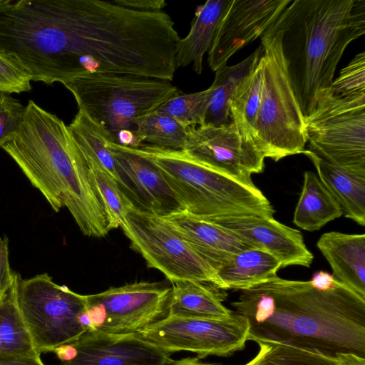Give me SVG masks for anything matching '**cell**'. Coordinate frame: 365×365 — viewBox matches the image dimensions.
I'll return each mask as SVG.
<instances>
[{"mask_svg": "<svg viewBox=\"0 0 365 365\" xmlns=\"http://www.w3.org/2000/svg\"><path fill=\"white\" fill-rule=\"evenodd\" d=\"M247 321V341L282 343L336 359H365V298L339 282L327 290L277 276L232 302Z\"/></svg>", "mask_w": 365, "mask_h": 365, "instance_id": "cell-1", "label": "cell"}, {"mask_svg": "<svg viewBox=\"0 0 365 365\" xmlns=\"http://www.w3.org/2000/svg\"><path fill=\"white\" fill-rule=\"evenodd\" d=\"M1 148L54 211L68 210L84 235L102 237L108 233L89 168L61 119L30 100L19 128Z\"/></svg>", "mask_w": 365, "mask_h": 365, "instance_id": "cell-2", "label": "cell"}, {"mask_svg": "<svg viewBox=\"0 0 365 365\" xmlns=\"http://www.w3.org/2000/svg\"><path fill=\"white\" fill-rule=\"evenodd\" d=\"M269 27L281 36L288 79L304 118L330 88L346 48L365 34V0H292Z\"/></svg>", "mask_w": 365, "mask_h": 365, "instance_id": "cell-3", "label": "cell"}, {"mask_svg": "<svg viewBox=\"0 0 365 365\" xmlns=\"http://www.w3.org/2000/svg\"><path fill=\"white\" fill-rule=\"evenodd\" d=\"M136 148L158 167L188 214L207 221L235 215L273 217L274 210L257 187L208 168L183 150L145 144Z\"/></svg>", "mask_w": 365, "mask_h": 365, "instance_id": "cell-4", "label": "cell"}, {"mask_svg": "<svg viewBox=\"0 0 365 365\" xmlns=\"http://www.w3.org/2000/svg\"><path fill=\"white\" fill-rule=\"evenodd\" d=\"M63 86L110 142L133 148H138L135 119L182 94L169 81L129 74H85Z\"/></svg>", "mask_w": 365, "mask_h": 365, "instance_id": "cell-5", "label": "cell"}, {"mask_svg": "<svg viewBox=\"0 0 365 365\" xmlns=\"http://www.w3.org/2000/svg\"><path fill=\"white\" fill-rule=\"evenodd\" d=\"M261 44L262 92L254 143L264 158L278 161L304 151L307 142L304 116L288 79L280 34L269 27Z\"/></svg>", "mask_w": 365, "mask_h": 365, "instance_id": "cell-6", "label": "cell"}, {"mask_svg": "<svg viewBox=\"0 0 365 365\" xmlns=\"http://www.w3.org/2000/svg\"><path fill=\"white\" fill-rule=\"evenodd\" d=\"M18 308L34 351H53L91 330L87 295L53 282L47 273L16 284Z\"/></svg>", "mask_w": 365, "mask_h": 365, "instance_id": "cell-7", "label": "cell"}, {"mask_svg": "<svg viewBox=\"0 0 365 365\" xmlns=\"http://www.w3.org/2000/svg\"><path fill=\"white\" fill-rule=\"evenodd\" d=\"M304 121L309 150L365 178V93L327 91Z\"/></svg>", "mask_w": 365, "mask_h": 365, "instance_id": "cell-8", "label": "cell"}, {"mask_svg": "<svg viewBox=\"0 0 365 365\" xmlns=\"http://www.w3.org/2000/svg\"><path fill=\"white\" fill-rule=\"evenodd\" d=\"M121 228L148 267L160 271L170 282L197 281L220 289L216 270L163 217L133 207Z\"/></svg>", "mask_w": 365, "mask_h": 365, "instance_id": "cell-9", "label": "cell"}, {"mask_svg": "<svg viewBox=\"0 0 365 365\" xmlns=\"http://www.w3.org/2000/svg\"><path fill=\"white\" fill-rule=\"evenodd\" d=\"M171 287L138 282L87 295L91 330L114 335L138 334L168 315Z\"/></svg>", "mask_w": 365, "mask_h": 365, "instance_id": "cell-10", "label": "cell"}, {"mask_svg": "<svg viewBox=\"0 0 365 365\" xmlns=\"http://www.w3.org/2000/svg\"><path fill=\"white\" fill-rule=\"evenodd\" d=\"M248 329L247 319L233 312L217 319L167 317L136 335L168 354L187 351L201 359L227 356L243 349Z\"/></svg>", "mask_w": 365, "mask_h": 365, "instance_id": "cell-11", "label": "cell"}, {"mask_svg": "<svg viewBox=\"0 0 365 365\" xmlns=\"http://www.w3.org/2000/svg\"><path fill=\"white\" fill-rule=\"evenodd\" d=\"M182 150L202 165L250 187H256L252 174L260 173L264 168V156L232 121L219 126L187 128Z\"/></svg>", "mask_w": 365, "mask_h": 365, "instance_id": "cell-12", "label": "cell"}, {"mask_svg": "<svg viewBox=\"0 0 365 365\" xmlns=\"http://www.w3.org/2000/svg\"><path fill=\"white\" fill-rule=\"evenodd\" d=\"M115 164L118 185L133 207L164 217L185 211L154 163L137 148L108 142Z\"/></svg>", "mask_w": 365, "mask_h": 365, "instance_id": "cell-13", "label": "cell"}, {"mask_svg": "<svg viewBox=\"0 0 365 365\" xmlns=\"http://www.w3.org/2000/svg\"><path fill=\"white\" fill-rule=\"evenodd\" d=\"M63 365H170V354L136 334L114 335L88 331L56 349Z\"/></svg>", "mask_w": 365, "mask_h": 365, "instance_id": "cell-14", "label": "cell"}, {"mask_svg": "<svg viewBox=\"0 0 365 365\" xmlns=\"http://www.w3.org/2000/svg\"><path fill=\"white\" fill-rule=\"evenodd\" d=\"M292 0H231L217 27L207 62L216 71L247 44L261 37Z\"/></svg>", "mask_w": 365, "mask_h": 365, "instance_id": "cell-15", "label": "cell"}, {"mask_svg": "<svg viewBox=\"0 0 365 365\" xmlns=\"http://www.w3.org/2000/svg\"><path fill=\"white\" fill-rule=\"evenodd\" d=\"M210 222L231 231L252 247L262 250L280 262L282 267L299 265L309 267L314 256L306 247L302 233L274 217L235 215Z\"/></svg>", "mask_w": 365, "mask_h": 365, "instance_id": "cell-16", "label": "cell"}, {"mask_svg": "<svg viewBox=\"0 0 365 365\" xmlns=\"http://www.w3.org/2000/svg\"><path fill=\"white\" fill-rule=\"evenodd\" d=\"M163 218L216 272L237 253L254 247L223 227L185 211Z\"/></svg>", "mask_w": 365, "mask_h": 365, "instance_id": "cell-17", "label": "cell"}, {"mask_svg": "<svg viewBox=\"0 0 365 365\" xmlns=\"http://www.w3.org/2000/svg\"><path fill=\"white\" fill-rule=\"evenodd\" d=\"M317 246L330 264L334 279L365 298V235L326 232Z\"/></svg>", "mask_w": 365, "mask_h": 365, "instance_id": "cell-18", "label": "cell"}, {"mask_svg": "<svg viewBox=\"0 0 365 365\" xmlns=\"http://www.w3.org/2000/svg\"><path fill=\"white\" fill-rule=\"evenodd\" d=\"M314 165L324 187L340 205L343 215L365 225V178L354 175L309 150L302 152Z\"/></svg>", "mask_w": 365, "mask_h": 365, "instance_id": "cell-19", "label": "cell"}, {"mask_svg": "<svg viewBox=\"0 0 365 365\" xmlns=\"http://www.w3.org/2000/svg\"><path fill=\"white\" fill-rule=\"evenodd\" d=\"M230 2L208 0L197 7L189 33L176 43V68L192 63L195 73H202L203 56L210 49L219 22Z\"/></svg>", "mask_w": 365, "mask_h": 365, "instance_id": "cell-20", "label": "cell"}, {"mask_svg": "<svg viewBox=\"0 0 365 365\" xmlns=\"http://www.w3.org/2000/svg\"><path fill=\"white\" fill-rule=\"evenodd\" d=\"M171 284L168 317L217 319L233 313L223 305L225 296L212 284L179 280Z\"/></svg>", "mask_w": 365, "mask_h": 365, "instance_id": "cell-21", "label": "cell"}, {"mask_svg": "<svg viewBox=\"0 0 365 365\" xmlns=\"http://www.w3.org/2000/svg\"><path fill=\"white\" fill-rule=\"evenodd\" d=\"M282 264L269 253L251 247L234 255L217 271L222 289L244 290L275 277Z\"/></svg>", "mask_w": 365, "mask_h": 365, "instance_id": "cell-22", "label": "cell"}, {"mask_svg": "<svg viewBox=\"0 0 365 365\" xmlns=\"http://www.w3.org/2000/svg\"><path fill=\"white\" fill-rule=\"evenodd\" d=\"M262 44L249 56L234 66H225L215 71L204 125L219 126L230 123V106L234 95L263 53Z\"/></svg>", "mask_w": 365, "mask_h": 365, "instance_id": "cell-23", "label": "cell"}, {"mask_svg": "<svg viewBox=\"0 0 365 365\" xmlns=\"http://www.w3.org/2000/svg\"><path fill=\"white\" fill-rule=\"evenodd\" d=\"M342 215L340 205L319 177L313 172L306 171L302 192L294 212V224L312 232L320 230Z\"/></svg>", "mask_w": 365, "mask_h": 365, "instance_id": "cell-24", "label": "cell"}, {"mask_svg": "<svg viewBox=\"0 0 365 365\" xmlns=\"http://www.w3.org/2000/svg\"><path fill=\"white\" fill-rule=\"evenodd\" d=\"M67 128L81 152L96 160L118 184L115 160L107 145L110 140L105 130L81 109Z\"/></svg>", "mask_w": 365, "mask_h": 365, "instance_id": "cell-25", "label": "cell"}, {"mask_svg": "<svg viewBox=\"0 0 365 365\" xmlns=\"http://www.w3.org/2000/svg\"><path fill=\"white\" fill-rule=\"evenodd\" d=\"M262 81V63L260 58L257 66L237 88L230 106L231 120L240 133L253 143Z\"/></svg>", "mask_w": 365, "mask_h": 365, "instance_id": "cell-26", "label": "cell"}, {"mask_svg": "<svg viewBox=\"0 0 365 365\" xmlns=\"http://www.w3.org/2000/svg\"><path fill=\"white\" fill-rule=\"evenodd\" d=\"M19 274L0 300V353L26 354L36 352L27 329L21 317L16 300V284Z\"/></svg>", "mask_w": 365, "mask_h": 365, "instance_id": "cell-27", "label": "cell"}, {"mask_svg": "<svg viewBox=\"0 0 365 365\" xmlns=\"http://www.w3.org/2000/svg\"><path fill=\"white\" fill-rule=\"evenodd\" d=\"M135 124L138 148L145 144L163 150L184 149L187 128L175 120L152 112L136 118Z\"/></svg>", "mask_w": 365, "mask_h": 365, "instance_id": "cell-28", "label": "cell"}, {"mask_svg": "<svg viewBox=\"0 0 365 365\" xmlns=\"http://www.w3.org/2000/svg\"><path fill=\"white\" fill-rule=\"evenodd\" d=\"M81 153L89 168L94 187L104 207L109 231L122 227L125 224L130 209L133 207V204L117 181L107 171L93 158Z\"/></svg>", "mask_w": 365, "mask_h": 365, "instance_id": "cell-29", "label": "cell"}, {"mask_svg": "<svg viewBox=\"0 0 365 365\" xmlns=\"http://www.w3.org/2000/svg\"><path fill=\"white\" fill-rule=\"evenodd\" d=\"M259 350L245 365H341L316 351L282 343L258 341Z\"/></svg>", "mask_w": 365, "mask_h": 365, "instance_id": "cell-30", "label": "cell"}, {"mask_svg": "<svg viewBox=\"0 0 365 365\" xmlns=\"http://www.w3.org/2000/svg\"><path fill=\"white\" fill-rule=\"evenodd\" d=\"M211 88L174 97L158 109L155 113L168 116L185 128L203 125L208 107Z\"/></svg>", "mask_w": 365, "mask_h": 365, "instance_id": "cell-31", "label": "cell"}, {"mask_svg": "<svg viewBox=\"0 0 365 365\" xmlns=\"http://www.w3.org/2000/svg\"><path fill=\"white\" fill-rule=\"evenodd\" d=\"M329 91L334 93L354 94L365 93V52L356 54L341 70Z\"/></svg>", "mask_w": 365, "mask_h": 365, "instance_id": "cell-32", "label": "cell"}, {"mask_svg": "<svg viewBox=\"0 0 365 365\" xmlns=\"http://www.w3.org/2000/svg\"><path fill=\"white\" fill-rule=\"evenodd\" d=\"M24 107L10 94L2 93L0 99V148L19 128Z\"/></svg>", "mask_w": 365, "mask_h": 365, "instance_id": "cell-33", "label": "cell"}, {"mask_svg": "<svg viewBox=\"0 0 365 365\" xmlns=\"http://www.w3.org/2000/svg\"><path fill=\"white\" fill-rule=\"evenodd\" d=\"M31 76L9 58L0 54V92L20 93L31 90Z\"/></svg>", "mask_w": 365, "mask_h": 365, "instance_id": "cell-34", "label": "cell"}, {"mask_svg": "<svg viewBox=\"0 0 365 365\" xmlns=\"http://www.w3.org/2000/svg\"><path fill=\"white\" fill-rule=\"evenodd\" d=\"M9 260V240L7 237H0V300L5 296L15 279Z\"/></svg>", "mask_w": 365, "mask_h": 365, "instance_id": "cell-35", "label": "cell"}, {"mask_svg": "<svg viewBox=\"0 0 365 365\" xmlns=\"http://www.w3.org/2000/svg\"><path fill=\"white\" fill-rule=\"evenodd\" d=\"M122 6L143 12H159L167 5L164 0H113Z\"/></svg>", "mask_w": 365, "mask_h": 365, "instance_id": "cell-36", "label": "cell"}, {"mask_svg": "<svg viewBox=\"0 0 365 365\" xmlns=\"http://www.w3.org/2000/svg\"><path fill=\"white\" fill-rule=\"evenodd\" d=\"M0 365H45L40 354L34 352L26 354L0 353Z\"/></svg>", "mask_w": 365, "mask_h": 365, "instance_id": "cell-37", "label": "cell"}, {"mask_svg": "<svg viewBox=\"0 0 365 365\" xmlns=\"http://www.w3.org/2000/svg\"><path fill=\"white\" fill-rule=\"evenodd\" d=\"M316 289L327 290L331 288L334 284L335 279L332 274L324 271L316 272L309 281Z\"/></svg>", "mask_w": 365, "mask_h": 365, "instance_id": "cell-38", "label": "cell"}, {"mask_svg": "<svg viewBox=\"0 0 365 365\" xmlns=\"http://www.w3.org/2000/svg\"><path fill=\"white\" fill-rule=\"evenodd\" d=\"M341 365H365V359L353 354H339L336 357Z\"/></svg>", "mask_w": 365, "mask_h": 365, "instance_id": "cell-39", "label": "cell"}, {"mask_svg": "<svg viewBox=\"0 0 365 365\" xmlns=\"http://www.w3.org/2000/svg\"><path fill=\"white\" fill-rule=\"evenodd\" d=\"M170 365H215L201 362L197 358H185L178 361H173Z\"/></svg>", "mask_w": 365, "mask_h": 365, "instance_id": "cell-40", "label": "cell"}, {"mask_svg": "<svg viewBox=\"0 0 365 365\" xmlns=\"http://www.w3.org/2000/svg\"><path fill=\"white\" fill-rule=\"evenodd\" d=\"M2 93H3V92H0V99H1V98Z\"/></svg>", "mask_w": 365, "mask_h": 365, "instance_id": "cell-41", "label": "cell"}]
</instances>
